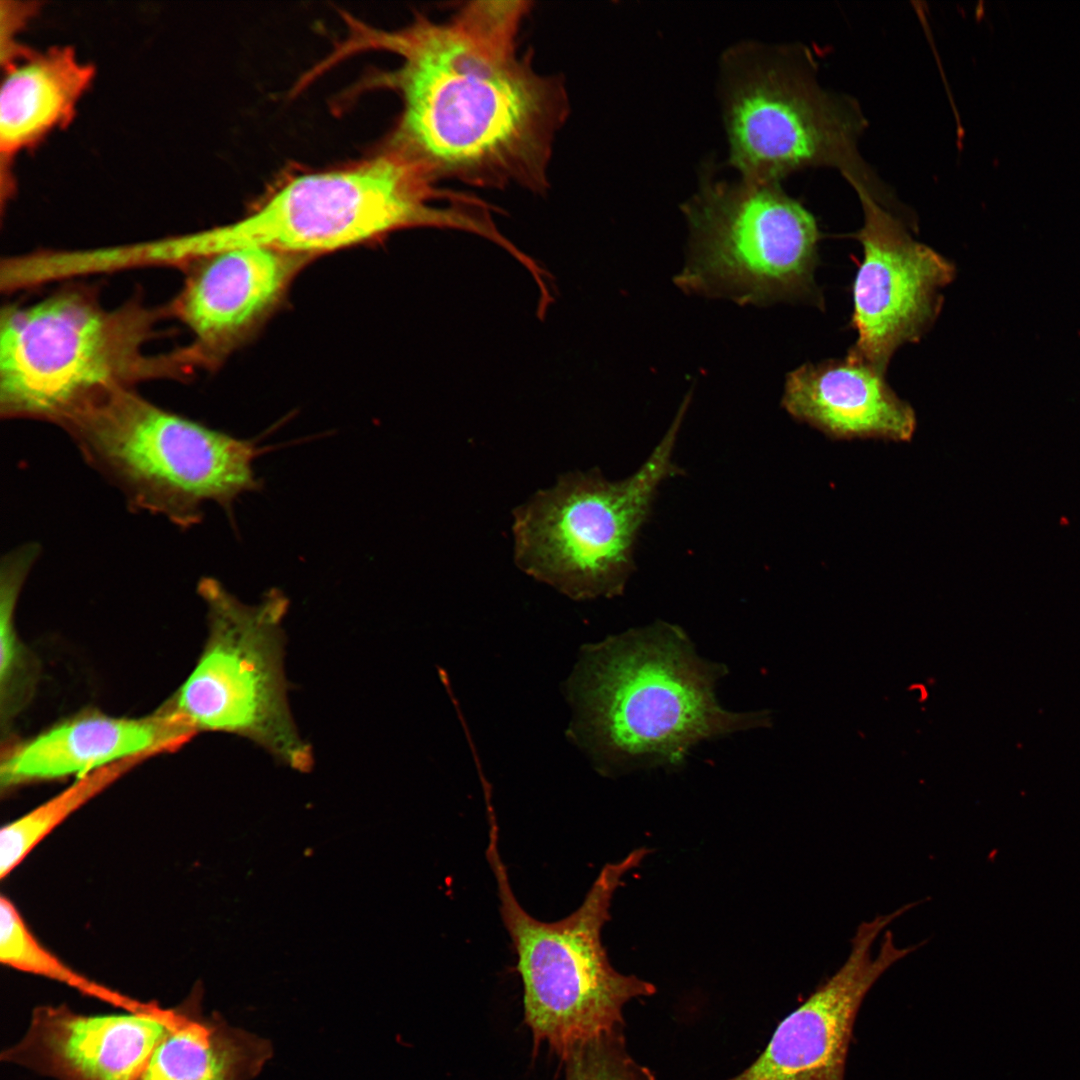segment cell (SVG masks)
Here are the masks:
<instances>
[{
  "label": "cell",
  "mask_w": 1080,
  "mask_h": 1080,
  "mask_svg": "<svg viewBox=\"0 0 1080 1080\" xmlns=\"http://www.w3.org/2000/svg\"><path fill=\"white\" fill-rule=\"evenodd\" d=\"M425 171L389 147L359 163L297 176L248 215L191 235L197 257L262 247L312 258L412 227L452 228V208Z\"/></svg>",
  "instance_id": "7"
},
{
  "label": "cell",
  "mask_w": 1080,
  "mask_h": 1080,
  "mask_svg": "<svg viewBox=\"0 0 1080 1080\" xmlns=\"http://www.w3.org/2000/svg\"><path fill=\"white\" fill-rule=\"evenodd\" d=\"M0 961L13 969L64 984L125 1012H150L161 1007L155 1001L144 1002L111 989L66 965L38 941L13 902L4 895L0 900Z\"/></svg>",
  "instance_id": "21"
},
{
  "label": "cell",
  "mask_w": 1080,
  "mask_h": 1080,
  "mask_svg": "<svg viewBox=\"0 0 1080 1080\" xmlns=\"http://www.w3.org/2000/svg\"><path fill=\"white\" fill-rule=\"evenodd\" d=\"M726 65L730 162L748 180L778 183L807 167L838 169L853 188L884 194L858 150L866 120L848 96L824 89L784 49H742Z\"/></svg>",
  "instance_id": "10"
},
{
  "label": "cell",
  "mask_w": 1080,
  "mask_h": 1080,
  "mask_svg": "<svg viewBox=\"0 0 1080 1080\" xmlns=\"http://www.w3.org/2000/svg\"><path fill=\"white\" fill-rule=\"evenodd\" d=\"M312 258L262 247L221 250L184 266L183 285L168 303L193 336L198 367L214 368L272 312Z\"/></svg>",
  "instance_id": "13"
},
{
  "label": "cell",
  "mask_w": 1080,
  "mask_h": 1080,
  "mask_svg": "<svg viewBox=\"0 0 1080 1080\" xmlns=\"http://www.w3.org/2000/svg\"><path fill=\"white\" fill-rule=\"evenodd\" d=\"M915 906L906 904L859 924L843 965L777 1026L768 1045L744 1071L727 1080H844L854 1023L862 1001L881 975L923 943L898 947L886 930Z\"/></svg>",
  "instance_id": "12"
},
{
  "label": "cell",
  "mask_w": 1080,
  "mask_h": 1080,
  "mask_svg": "<svg viewBox=\"0 0 1080 1080\" xmlns=\"http://www.w3.org/2000/svg\"><path fill=\"white\" fill-rule=\"evenodd\" d=\"M726 673L662 621L590 644L566 685L568 734L606 773L678 767L703 741L768 725L767 712L718 703L716 683Z\"/></svg>",
  "instance_id": "2"
},
{
  "label": "cell",
  "mask_w": 1080,
  "mask_h": 1080,
  "mask_svg": "<svg viewBox=\"0 0 1080 1080\" xmlns=\"http://www.w3.org/2000/svg\"><path fill=\"white\" fill-rule=\"evenodd\" d=\"M93 75V67L70 47L24 51L6 63L0 93L1 155L9 159L64 127Z\"/></svg>",
  "instance_id": "17"
},
{
  "label": "cell",
  "mask_w": 1080,
  "mask_h": 1080,
  "mask_svg": "<svg viewBox=\"0 0 1080 1080\" xmlns=\"http://www.w3.org/2000/svg\"><path fill=\"white\" fill-rule=\"evenodd\" d=\"M197 592L207 610V639L166 704L197 734L243 737L289 768L310 771L312 747L292 716L284 672L288 598L271 589L258 604L247 605L211 577L200 580Z\"/></svg>",
  "instance_id": "9"
},
{
  "label": "cell",
  "mask_w": 1080,
  "mask_h": 1080,
  "mask_svg": "<svg viewBox=\"0 0 1080 1080\" xmlns=\"http://www.w3.org/2000/svg\"><path fill=\"white\" fill-rule=\"evenodd\" d=\"M564 1061L565 1080H656L630 1055L623 1028L578 1045Z\"/></svg>",
  "instance_id": "22"
},
{
  "label": "cell",
  "mask_w": 1080,
  "mask_h": 1080,
  "mask_svg": "<svg viewBox=\"0 0 1080 1080\" xmlns=\"http://www.w3.org/2000/svg\"><path fill=\"white\" fill-rule=\"evenodd\" d=\"M143 753L101 767L83 776L30 812L5 825L0 834V878L8 876L50 832L89 800L143 761Z\"/></svg>",
  "instance_id": "20"
},
{
  "label": "cell",
  "mask_w": 1080,
  "mask_h": 1080,
  "mask_svg": "<svg viewBox=\"0 0 1080 1080\" xmlns=\"http://www.w3.org/2000/svg\"><path fill=\"white\" fill-rule=\"evenodd\" d=\"M62 429L130 507L180 528L199 523L208 502L230 515L240 495L262 486L255 441L164 409L136 389L112 392Z\"/></svg>",
  "instance_id": "5"
},
{
  "label": "cell",
  "mask_w": 1080,
  "mask_h": 1080,
  "mask_svg": "<svg viewBox=\"0 0 1080 1080\" xmlns=\"http://www.w3.org/2000/svg\"><path fill=\"white\" fill-rule=\"evenodd\" d=\"M488 821L486 857L517 955L525 1022L535 1042H546L564 1060L578 1045L623 1028L624 1006L656 992L652 983L615 970L601 940L614 893L648 850L638 848L606 864L575 911L541 921L517 900L499 851L497 818L491 815Z\"/></svg>",
  "instance_id": "4"
},
{
  "label": "cell",
  "mask_w": 1080,
  "mask_h": 1080,
  "mask_svg": "<svg viewBox=\"0 0 1080 1080\" xmlns=\"http://www.w3.org/2000/svg\"><path fill=\"white\" fill-rule=\"evenodd\" d=\"M176 1011L135 1080H251L272 1056L268 1040L204 1014L198 1000Z\"/></svg>",
  "instance_id": "18"
},
{
  "label": "cell",
  "mask_w": 1080,
  "mask_h": 1080,
  "mask_svg": "<svg viewBox=\"0 0 1080 1080\" xmlns=\"http://www.w3.org/2000/svg\"><path fill=\"white\" fill-rule=\"evenodd\" d=\"M170 318L140 297L107 308L94 289L69 285L0 317V415L61 428L102 398L142 382L184 380L197 368L189 346L146 347Z\"/></svg>",
  "instance_id": "3"
},
{
  "label": "cell",
  "mask_w": 1080,
  "mask_h": 1080,
  "mask_svg": "<svg viewBox=\"0 0 1080 1080\" xmlns=\"http://www.w3.org/2000/svg\"><path fill=\"white\" fill-rule=\"evenodd\" d=\"M691 396L631 476L609 481L598 470L569 472L514 510V559L521 570L576 600L624 591L659 487L682 473L673 455Z\"/></svg>",
  "instance_id": "6"
},
{
  "label": "cell",
  "mask_w": 1080,
  "mask_h": 1080,
  "mask_svg": "<svg viewBox=\"0 0 1080 1080\" xmlns=\"http://www.w3.org/2000/svg\"><path fill=\"white\" fill-rule=\"evenodd\" d=\"M782 406L797 421L837 440L907 442L917 425L913 408L893 391L885 373L849 353L791 371Z\"/></svg>",
  "instance_id": "16"
},
{
  "label": "cell",
  "mask_w": 1080,
  "mask_h": 1080,
  "mask_svg": "<svg viewBox=\"0 0 1080 1080\" xmlns=\"http://www.w3.org/2000/svg\"><path fill=\"white\" fill-rule=\"evenodd\" d=\"M863 225L853 234L863 248L852 287L851 325L857 339L849 354L886 373L896 350L918 342L937 319L942 290L956 273L954 264L917 241L904 218L865 188L854 189Z\"/></svg>",
  "instance_id": "11"
},
{
  "label": "cell",
  "mask_w": 1080,
  "mask_h": 1080,
  "mask_svg": "<svg viewBox=\"0 0 1080 1080\" xmlns=\"http://www.w3.org/2000/svg\"><path fill=\"white\" fill-rule=\"evenodd\" d=\"M682 209L689 248L674 282L686 294L741 305L823 306L814 278L817 222L778 183L705 175Z\"/></svg>",
  "instance_id": "8"
},
{
  "label": "cell",
  "mask_w": 1080,
  "mask_h": 1080,
  "mask_svg": "<svg viewBox=\"0 0 1080 1080\" xmlns=\"http://www.w3.org/2000/svg\"><path fill=\"white\" fill-rule=\"evenodd\" d=\"M176 1014V1007L85 1015L40 1006L1 1060L56 1080H135Z\"/></svg>",
  "instance_id": "14"
},
{
  "label": "cell",
  "mask_w": 1080,
  "mask_h": 1080,
  "mask_svg": "<svg viewBox=\"0 0 1080 1080\" xmlns=\"http://www.w3.org/2000/svg\"><path fill=\"white\" fill-rule=\"evenodd\" d=\"M197 733L165 702L138 718L87 709L2 751L0 784L10 789L33 782L83 776L135 755L174 752Z\"/></svg>",
  "instance_id": "15"
},
{
  "label": "cell",
  "mask_w": 1080,
  "mask_h": 1080,
  "mask_svg": "<svg viewBox=\"0 0 1080 1080\" xmlns=\"http://www.w3.org/2000/svg\"><path fill=\"white\" fill-rule=\"evenodd\" d=\"M528 10V2L477 1L446 22L417 16L393 31L349 18L336 56L377 49L400 57L380 80L403 104L390 146L434 182L541 192L568 98L559 79L537 73L517 53Z\"/></svg>",
  "instance_id": "1"
},
{
  "label": "cell",
  "mask_w": 1080,
  "mask_h": 1080,
  "mask_svg": "<svg viewBox=\"0 0 1080 1080\" xmlns=\"http://www.w3.org/2000/svg\"><path fill=\"white\" fill-rule=\"evenodd\" d=\"M40 555V546L29 542L17 546L0 565V712L2 731L32 698L38 664L18 636L16 606L22 587Z\"/></svg>",
  "instance_id": "19"
}]
</instances>
